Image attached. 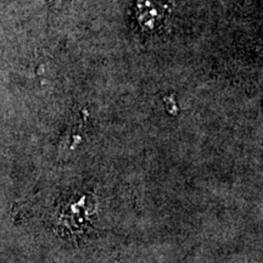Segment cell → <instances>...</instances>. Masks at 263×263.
<instances>
[{"label": "cell", "mask_w": 263, "mask_h": 263, "mask_svg": "<svg viewBox=\"0 0 263 263\" xmlns=\"http://www.w3.org/2000/svg\"><path fill=\"white\" fill-rule=\"evenodd\" d=\"M170 4L164 0H138L137 18L145 31H156L170 14Z\"/></svg>", "instance_id": "obj_1"}]
</instances>
